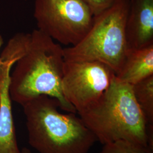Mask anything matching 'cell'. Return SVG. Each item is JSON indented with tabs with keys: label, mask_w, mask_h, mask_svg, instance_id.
Instances as JSON below:
<instances>
[{
	"label": "cell",
	"mask_w": 153,
	"mask_h": 153,
	"mask_svg": "<svg viewBox=\"0 0 153 153\" xmlns=\"http://www.w3.org/2000/svg\"><path fill=\"white\" fill-rule=\"evenodd\" d=\"M64 63V48L44 33L34 30L26 53L11 72V100L22 105L40 95H47L59 101L61 109L76 114L62 90Z\"/></svg>",
	"instance_id": "cell-1"
},
{
	"label": "cell",
	"mask_w": 153,
	"mask_h": 153,
	"mask_svg": "<svg viewBox=\"0 0 153 153\" xmlns=\"http://www.w3.org/2000/svg\"><path fill=\"white\" fill-rule=\"evenodd\" d=\"M78 115L103 145L126 140L153 149V125L137 103L132 86L115 76L98 101Z\"/></svg>",
	"instance_id": "cell-2"
},
{
	"label": "cell",
	"mask_w": 153,
	"mask_h": 153,
	"mask_svg": "<svg viewBox=\"0 0 153 153\" xmlns=\"http://www.w3.org/2000/svg\"><path fill=\"white\" fill-rule=\"evenodd\" d=\"M22 106L29 144L39 153H88L97 141L80 117L59 111L56 99L42 95Z\"/></svg>",
	"instance_id": "cell-3"
},
{
	"label": "cell",
	"mask_w": 153,
	"mask_h": 153,
	"mask_svg": "<svg viewBox=\"0 0 153 153\" xmlns=\"http://www.w3.org/2000/svg\"><path fill=\"white\" fill-rule=\"evenodd\" d=\"M130 0H116L108 9L94 16L92 26L76 45L64 48L67 62L97 61L120 71L129 49L126 35Z\"/></svg>",
	"instance_id": "cell-4"
},
{
	"label": "cell",
	"mask_w": 153,
	"mask_h": 153,
	"mask_svg": "<svg viewBox=\"0 0 153 153\" xmlns=\"http://www.w3.org/2000/svg\"><path fill=\"white\" fill-rule=\"evenodd\" d=\"M38 30L65 45H75L92 26L94 14L86 0H35Z\"/></svg>",
	"instance_id": "cell-5"
},
{
	"label": "cell",
	"mask_w": 153,
	"mask_h": 153,
	"mask_svg": "<svg viewBox=\"0 0 153 153\" xmlns=\"http://www.w3.org/2000/svg\"><path fill=\"white\" fill-rule=\"evenodd\" d=\"M115 76L108 66L97 61H65L62 90L78 114L97 103Z\"/></svg>",
	"instance_id": "cell-6"
},
{
	"label": "cell",
	"mask_w": 153,
	"mask_h": 153,
	"mask_svg": "<svg viewBox=\"0 0 153 153\" xmlns=\"http://www.w3.org/2000/svg\"><path fill=\"white\" fill-rule=\"evenodd\" d=\"M0 65V153H21L16 140L9 91L11 69L17 61L9 53L1 55Z\"/></svg>",
	"instance_id": "cell-7"
},
{
	"label": "cell",
	"mask_w": 153,
	"mask_h": 153,
	"mask_svg": "<svg viewBox=\"0 0 153 153\" xmlns=\"http://www.w3.org/2000/svg\"><path fill=\"white\" fill-rule=\"evenodd\" d=\"M126 35L129 51L153 44V0H130Z\"/></svg>",
	"instance_id": "cell-8"
},
{
	"label": "cell",
	"mask_w": 153,
	"mask_h": 153,
	"mask_svg": "<svg viewBox=\"0 0 153 153\" xmlns=\"http://www.w3.org/2000/svg\"><path fill=\"white\" fill-rule=\"evenodd\" d=\"M153 76V44L131 50L116 77L121 82L133 85Z\"/></svg>",
	"instance_id": "cell-9"
},
{
	"label": "cell",
	"mask_w": 153,
	"mask_h": 153,
	"mask_svg": "<svg viewBox=\"0 0 153 153\" xmlns=\"http://www.w3.org/2000/svg\"><path fill=\"white\" fill-rule=\"evenodd\" d=\"M132 86L134 98L149 124H153V76Z\"/></svg>",
	"instance_id": "cell-10"
},
{
	"label": "cell",
	"mask_w": 153,
	"mask_h": 153,
	"mask_svg": "<svg viewBox=\"0 0 153 153\" xmlns=\"http://www.w3.org/2000/svg\"><path fill=\"white\" fill-rule=\"evenodd\" d=\"M100 153H153L149 146L126 140H117L103 145Z\"/></svg>",
	"instance_id": "cell-11"
},
{
	"label": "cell",
	"mask_w": 153,
	"mask_h": 153,
	"mask_svg": "<svg viewBox=\"0 0 153 153\" xmlns=\"http://www.w3.org/2000/svg\"><path fill=\"white\" fill-rule=\"evenodd\" d=\"M90 6L94 16L108 9L115 4L116 0H86Z\"/></svg>",
	"instance_id": "cell-12"
},
{
	"label": "cell",
	"mask_w": 153,
	"mask_h": 153,
	"mask_svg": "<svg viewBox=\"0 0 153 153\" xmlns=\"http://www.w3.org/2000/svg\"><path fill=\"white\" fill-rule=\"evenodd\" d=\"M21 153H32L28 149L26 148H23L21 150Z\"/></svg>",
	"instance_id": "cell-13"
},
{
	"label": "cell",
	"mask_w": 153,
	"mask_h": 153,
	"mask_svg": "<svg viewBox=\"0 0 153 153\" xmlns=\"http://www.w3.org/2000/svg\"><path fill=\"white\" fill-rule=\"evenodd\" d=\"M4 44V40H3V38L2 36H1V35L0 34V49L2 47V45ZM1 57H0V65H1Z\"/></svg>",
	"instance_id": "cell-14"
},
{
	"label": "cell",
	"mask_w": 153,
	"mask_h": 153,
	"mask_svg": "<svg viewBox=\"0 0 153 153\" xmlns=\"http://www.w3.org/2000/svg\"></svg>",
	"instance_id": "cell-15"
}]
</instances>
